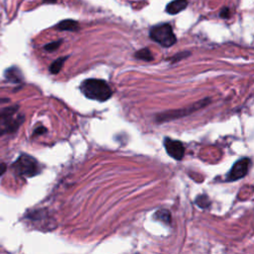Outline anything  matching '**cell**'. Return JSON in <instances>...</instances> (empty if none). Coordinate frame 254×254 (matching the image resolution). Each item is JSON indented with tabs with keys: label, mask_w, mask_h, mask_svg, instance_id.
I'll return each mask as SVG.
<instances>
[{
	"label": "cell",
	"mask_w": 254,
	"mask_h": 254,
	"mask_svg": "<svg viewBox=\"0 0 254 254\" xmlns=\"http://www.w3.org/2000/svg\"><path fill=\"white\" fill-rule=\"evenodd\" d=\"M79 89L85 97L99 102L108 100L112 95V90L109 84L105 80L98 78L84 79L81 82Z\"/></svg>",
	"instance_id": "1"
},
{
	"label": "cell",
	"mask_w": 254,
	"mask_h": 254,
	"mask_svg": "<svg viewBox=\"0 0 254 254\" xmlns=\"http://www.w3.org/2000/svg\"><path fill=\"white\" fill-rule=\"evenodd\" d=\"M15 174L20 177L31 178L38 175L41 171L38 161L27 154H22L12 165Z\"/></svg>",
	"instance_id": "2"
},
{
	"label": "cell",
	"mask_w": 254,
	"mask_h": 254,
	"mask_svg": "<svg viewBox=\"0 0 254 254\" xmlns=\"http://www.w3.org/2000/svg\"><path fill=\"white\" fill-rule=\"evenodd\" d=\"M149 36L153 41L165 48L172 47L177 42V38L173 32L172 26L168 23L153 26L150 29Z\"/></svg>",
	"instance_id": "3"
},
{
	"label": "cell",
	"mask_w": 254,
	"mask_h": 254,
	"mask_svg": "<svg viewBox=\"0 0 254 254\" xmlns=\"http://www.w3.org/2000/svg\"><path fill=\"white\" fill-rule=\"evenodd\" d=\"M210 102L209 98H204L202 100H199L193 104H191L189 107L186 108H181V109H176V110H169L162 112L160 114H157L156 116V121L157 122H165V121H171L176 118H181L183 116H187L202 107L207 105Z\"/></svg>",
	"instance_id": "4"
},
{
	"label": "cell",
	"mask_w": 254,
	"mask_h": 254,
	"mask_svg": "<svg viewBox=\"0 0 254 254\" xmlns=\"http://www.w3.org/2000/svg\"><path fill=\"white\" fill-rule=\"evenodd\" d=\"M251 166V161L249 158H242L239 161H237L229 171V173L226 176L227 182H234L237 180H240L244 178Z\"/></svg>",
	"instance_id": "5"
},
{
	"label": "cell",
	"mask_w": 254,
	"mask_h": 254,
	"mask_svg": "<svg viewBox=\"0 0 254 254\" xmlns=\"http://www.w3.org/2000/svg\"><path fill=\"white\" fill-rule=\"evenodd\" d=\"M164 147L170 157L175 160H182L185 156V146L179 140H174L169 137L164 139Z\"/></svg>",
	"instance_id": "6"
},
{
	"label": "cell",
	"mask_w": 254,
	"mask_h": 254,
	"mask_svg": "<svg viewBox=\"0 0 254 254\" xmlns=\"http://www.w3.org/2000/svg\"><path fill=\"white\" fill-rule=\"evenodd\" d=\"M24 115H19L16 118H13V116H11L5 120H2L0 122V137L7 133L16 132L24 122Z\"/></svg>",
	"instance_id": "7"
},
{
	"label": "cell",
	"mask_w": 254,
	"mask_h": 254,
	"mask_svg": "<svg viewBox=\"0 0 254 254\" xmlns=\"http://www.w3.org/2000/svg\"><path fill=\"white\" fill-rule=\"evenodd\" d=\"M187 6H188V0H173L167 5L166 12L170 15H175L185 10Z\"/></svg>",
	"instance_id": "8"
},
{
	"label": "cell",
	"mask_w": 254,
	"mask_h": 254,
	"mask_svg": "<svg viewBox=\"0 0 254 254\" xmlns=\"http://www.w3.org/2000/svg\"><path fill=\"white\" fill-rule=\"evenodd\" d=\"M56 29L60 31H70V32H76L79 29V25L76 21L71 19L63 20L60 23L56 25Z\"/></svg>",
	"instance_id": "9"
},
{
	"label": "cell",
	"mask_w": 254,
	"mask_h": 254,
	"mask_svg": "<svg viewBox=\"0 0 254 254\" xmlns=\"http://www.w3.org/2000/svg\"><path fill=\"white\" fill-rule=\"evenodd\" d=\"M5 77L8 80H10L12 82H16V83L22 81V79H23V75H22L21 70L16 66H12V67H9L8 69H6Z\"/></svg>",
	"instance_id": "10"
},
{
	"label": "cell",
	"mask_w": 254,
	"mask_h": 254,
	"mask_svg": "<svg viewBox=\"0 0 254 254\" xmlns=\"http://www.w3.org/2000/svg\"><path fill=\"white\" fill-rule=\"evenodd\" d=\"M18 109H19V105L18 104L0 108V122L2 120H5V119L13 116L18 111Z\"/></svg>",
	"instance_id": "11"
},
{
	"label": "cell",
	"mask_w": 254,
	"mask_h": 254,
	"mask_svg": "<svg viewBox=\"0 0 254 254\" xmlns=\"http://www.w3.org/2000/svg\"><path fill=\"white\" fill-rule=\"evenodd\" d=\"M154 218L157 219V220H160L166 224H171V213L168 209H165V208H162V209H159L155 212L154 214Z\"/></svg>",
	"instance_id": "12"
},
{
	"label": "cell",
	"mask_w": 254,
	"mask_h": 254,
	"mask_svg": "<svg viewBox=\"0 0 254 254\" xmlns=\"http://www.w3.org/2000/svg\"><path fill=\"white\" fill-rule=\"evenodd\" d=\"M67 58H68V56H66V57H62V58L57 59L55 62H53L52 64H51L50 67H49L50 72L53 73V74L58 73V72L62 69V67H63V65H64V63L66 61Z\"/></svg>",
	"instance_id": "13"
},
{
	"label": "cell",
	"mask_w": 254,
	"mask_h": 254,
	"mask_svg": "<svg viewBox=\"0 0 254 254\" xmlns=\"http://www.w3.org/2000/svg\"><path fill=\"white\" fill-rule=\"evenodd\" d=\"M134 57L136 59H139V60H142V61H145V62H150V61L153 60V55H152L151 51L148 48H144V49L139 50L138 52H136L134 54Z\"/></svg>",
	"instance_id": "14"
},
{
	"label": "cell",
	"mask_w": 254,
	"mask_h": 254,
	"mask_svg": "<svg viewBox=\"0 0 254 254\" xmlns=\"http://www.w3.org/2000/svg\"><path fill=\"white\" fill-rule=\"evenodd\" d=\"M195 203L198 204V206L202 207V208H205V207H208L209 204H210V201L207 197V195L205 194H201V195H198L195 199Z\"/></svg>",
	"instance_id": "15"
},
{
	"label": "cell",
	"mask_w": 254,
	"mask_h": 254,
	"mask_svg": "<svg viewBox=\"0 0 254 254\" xmlns=\"http://www.w3.org/2000/svg\"><path fill=\"white\" fill-rule=\"evenodd\" d=\"M62 43H63L62 40L55 41V42H52V43H49V44L45 45L44 49H45L46 51H48V52H54V51H56V50L61 46Z\"/></svg>",
	"instance_id": "16"
},
{
	"label": "cell",
	"mask_w": 254,
	"mask_h": 254,
	"mask_svg": "<svg viewBox=\"0 0 254 254\" xmlns=\"http://www.w3.org/2000/svg\"><path fill=\"white\" fill-rule=\"evenodd\" d=\"M190 55V53L189 52H184V53H179V54H177L176 56H174L173 58H172V62L174 63V62H178V61H180V60H182L183 58H186V57H188Z\"/></svg>",
	"instance_id": "17"
},
{
	"label": "cell",
	"mask_w": 254,
	"mask_h": 254,
	"mask_svg": "<svg viewBox=\"0 0 254 254\" xmlns=\"http://www.w3.org/2000/svg\"><path fill=\"white\" fill-rule=\"evenodd\" d=\"M46 132H47V129H46L44 126H40V127H38V128H36V129L34 130L33 135H34V136H36V135H42V134H44V133H46Z\"/></svg>",
	"instance_id": "18"
},
{
	"label": "cell",
	"mask_w": 254,
	"mask_h": 254,
	"mask_svg": "<svg viewBox=\"0 0 254 254\" xmlns=\"http://www.w3.org/2000/svg\"><path fill=\"white\" fill-rule=\"evenodd\" d=\"M219 16H220L221 18H224V19L228 18V17H229V9H228L227 7L223 8V9L220 11V14H219Z\"/></svg>",
	"instance_id": "19"
},
{
	"label": "cell",
	"mask_w": 254,
	"mask_h": 254,
	"mask_svg": "<svg viewBox=\"0 0 254 254\" xmlns=\"http://www.w3.org/2000/svg\"><path fill=\"white\" fill-rule=\"evenodd\" d=\"M6 169H7V165L6 164H4V163L0 164V177L6 172Z\"/></svg>",
	"instance_id": "20"
},
{
	"label": "cell",
	"mask_w": 254,
	"mask_h": 254,
	"mask_svg": "<svg viewBox=\"0 0 254 254\" xmlns=\"http://www.w3.org/2000/svg\"><path fill=\"white\" fill-rule=\"evenodd\" d=\"M44 3H48V4H53L55 2H57V0H43Z\"/></svg>",
	"instance_id": "21"
},
{
	"label": "cell",
	"mask_w": 254,
	"mask_h": 254,
	"mask_svg": "<svg viewBox=\"0 0 254 254\" xmlns=\"http://www.w3.org/2000/svg\"><path fill=\"white\" fill-rule=\"evenodd\" d=\"M8 101H9L8 98H0V103H2V102H8Z\"/></svg>",
	"instance_id": "22"
}]
</instances>
